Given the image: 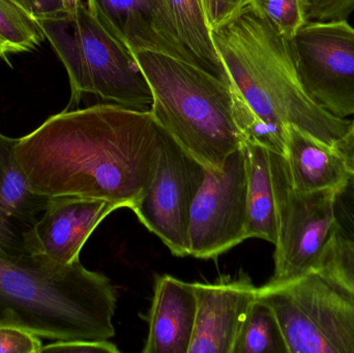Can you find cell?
<instances>
[{
    "instance_id": "cell-1",
    "label": "cell",
    "mask_w": 354,
    "mask_h": 353,
    "mask_svg": "<svg viewBox=\"0 0 354 353\" xmlns=\"http://www.w3.org/2000/svg\"><path fill=\"white\" fill-rule=\"evenodd\" d=\"M160 131L149 110L100 104L48 118L18 138L15 155L37 194L103 199L131 209L153 178Z\"/></svg>"
},
{
    "instance_id": "cell-2",
    "label": "cell",
    "mask_w": 354,
    "mask_h": 353,
    "mask_svg": "<svg viewBox=\"0 0 354 353\" xmlns=\"http://www.w3.org/2000/svg\"><path fill=\"white\" fill-rule=\"evenodd\" d=\"M212 35L230 78L235 118L245 141L285 157L288 126L330 145L345 134L351 120L336 117L312 101L288 39L252 4Z\"/></svg>"
},
{
    "instance_id": "cell-3",
    "label": "cell",
    "mask_w": 354,
    "mask_h": 353,
    "mask_svg": "<svg viewBox=\"0 0 354 353\" xmlns=\"http://www.w3.org/2000/svg\"><path fill=\"white\" fill-rule=\"evenodd\" d=\"M118 292L80 261L62 265L26 254L0 258V325L53 341H104L115 336Z\"/></svg>"
},
{
    "instance_id": "cell-4",
    "label": "cell",
    "mask_w": 354,
    "mask_h": 353,
    "mask_svg": "<svg viewBox=\"0 0 354 353\" xmlns=\"http://www.w3.org/2000/svg\"><path fill=\"white\" fill-rule=\"evenodd\" d=\"M153 93L149 111L205 169L221 170L243 147L231 85L161 52L135 51Z\"/></svg>"
},
{
    "instance_id": "cell-5",
    "label": "cell",
    "mask_w": 354,
    "mask_h": 353,
    "mask_svg": "<svg viewBox=\"0 0 354 353\" xmlns=\"http://www.w3.org/2000/svg\"><path fill=\"white\" fill-rule=\"evenodd\" d=\"M37 22L68 72L72 93L66 110L77 109L86 95L127 108L151 109L153 93L134 54L87 6Z\"/></svg>"
},
{
    "instance_id": "cell-6",
    "label": "cell",
    "mask_w": 354,
    "mask_h": 353,
    "mask_svg": "<svg viewBox=\"0 0 354 353\" xmlns=\"http://www.w3.org/2000/svg\"><path fill=\"white\" fill-rule=\"evenodd\" d=\"M276 314L289 353H354V294L319 269L258 287Z\"/></svg>"
},
{
    "instance_id": "cell-7",
    "label": "cell",
    "mask_w": 354,
    "mask_h": 353,
    "mask_svg": "<svg viewBox=\"0 0 354 353\" xmlns=\"http://www.w3.org/2000/svg\"><path fill=\"white\" fill-rule=\"evenodd\" d=\"M270 163L278 234L274 276L268 284L282 285L319 269L334 225L336 190H297L284 155L270 151Z\"/></svg>"
},
{
    "instance_id": "cell-8",
    "label": "cell",
    "mask_w": 354,
    "mask_h": 353,
    "mask_svg": "<svg viewBox=\"0 0 354 353\" xmlns=\"http://www.w3.org/2000/svg\"><path fill=\"white\" fill-rule=\"evenodd\" d=\"M205 172V168L161 126L153 178L131 209L174 256H189L192 207Z\"/></svg>"
},
{
    "instance_id": "cell-9",
    "label": "cell",
    "mask_w": 354,
    "mask_h": 353,
    "mask_svg": "<svg viewBox=\"0 0 354 353\" xmlns=\"http://www.w3.org/2000/svg\"><path fill=\"white\" fill-rule=\"evenodd\" d=\"M312 101L339 118L354 116V28L347 21L307 22L289 41Z\"/></svg>"
},
{
    "instance_id": "cell-10",
    "label": "cell",
    "mask_w": 354,
    "mask_h": 353,
    "mask_svg": "<svg viewBox=\"0 0 354 353\" xmlns=\"http://www.w3.org/2000/svg\"><path fill=\"white\" fill-rule=\"evenodd\" d=\"M247 238V171L243 147L221 170H207L192 207L189 256L216 259Z\"/></svg>"
},
{
    "instance_id": "cell-11",
    "label": "cell",
    "mask_w": 354,
    "mask_h": 353,
    "mask_svg": "<svg viewBox=\"0 0 354 353\" xmlns=\"http://www.w3.org/2000/svg\"><path fill=\"white\" fill-rule=\"evenodd\" d=\"M118 209L103 199L62 195L49 197L37 223L25 236L27 254L62 265L80 261L81 250L101 222Z\"/></svg>"
},
{
    "instance_id": "cell-12",
    "label": "cell",
    "mask_w": 354,
    "mask_h": 353,
    "mask_svg": "<svg viewBox=\"0 0 354 353\" xmlns=\"http://www.w3.org/2000/svg\"><path fill=\"white\" fill-rule=\"evenodd\" d=\"M87 8L131 52H161L196 66L179 39L167 0H87Z\"/></svg>"
},
{
    "instance_id": "cell-13",
    "label": "cell",
    "mask_w": 354,
    "mask_h": 353,
    "mask_svg": "<svg viewBox=\"0 0 354 353\" xmlns=\"http://www.w3.org/2000/svg\"><path fill=\"white\" fill-rule=\"evenodd\" d=\"M193 286L197 313L189 353H232L243 319L257 300V286L243 271Z\"/></svg>"
},
{
    "instance_id": "cell-14",
    "label": "cell",
    "mask_w": 354,
    "mask_h": 353,
    "mask_svg": "<svg viewBox=\"0 0 354 353\" xmlns=\"http://www.w3.org/2000/svg\"><path fill=\"white\" fill-rule=\"evenodd\" d=\"M18 138L0 133V258L26 255L25 236L47 207L49 197L33 192L15 155Z\"/></svg>"
},
{
    "instance_id": "cell-15",
    "label": "cell",
    "mask_w": 354,
    "mask_h": 353,
    "mask_svg": "<svg viewBox=\"0 0 354 353\" xmlns=\"http://www.w3.org/2000/svg\"><path fill=\"white\" fill-rule=\"evenodd\" d=\"M197 300L193 283L170 275L156 279L143 353H189Z\"/></svg>"
},
{
    "instance_id": "cell-16",
    "label": "cell",
    "mask_w": 354,
    "mask_h": 353,
    "mask_svg": "<svg viewBox=\"0 0 354 353\" xmlns=\"http://www.w3.org/2000/svg\"><path fill=\"white\" fill-rule=\"evenodd\" d=\"M285 158L291 182L303 192L337 190L349 173L332 145L295 126H287Z\"/></svg>"
},
{
    "instance_id": "cell-17",
    "label": "cell",
    "mask_w": 354,
    "mask_h": 353,
    "mask_svg": "<svg viewBox=\"0 0 354 353\" xmlns=\"http://www.w3.org/2000/svg\"><path fill=\"white\" fill-rule=\"evenodd\" d=\"M247 171V238L276 244V199L270 171V151L245 141L243 144Z\"/></svg>"
},
{
    "instance_id": "cell-18",
    "label": "cell",
    "mask_w": 354,
    "mask_h": 353,
    "mask_svg": "<svg viewBox=\"0 0 354 353\" xmlns=\"http://www.w3.org/2000/svg\"><path fill=\"white\" fill-rule=\"evenodd\" d=\"M319 271L354 294V173L335 191L334 225L320 261Z\"/></svg>"
},
{
    "instance_id": "cell-19",
    "label": "cell",
    "mask_w": 354,
    "mask_h": 353,
    "mask_svg": "<svg viewBox=\"0 0 354 353\" xmlns=\"http://www.w3.org/2000/svg\"><path fill=\"white\" fill-rule=\"evenodd\" d=\"M179 39L196 66L231 85L226 68L212 39L201 0H167Z\"/></svg>"
},
{
    "instance_id": "cell-20",
    "label": "cell",
    "mask_w": 354,
    "mask_h": 353,
    "mask_svg": "<svg viewBox=\"0 0 354 353\" xmlns=\"http://www.w3.org/2000/svg\"><path fill=\"white\" fill-rule=\"evenodd\" d=\"M232 353H289L276 314L259 296L243 319Z\"/></svg>"
},
{
    "instance_id": "cell-21",
    "label": "cell",
    "mask_w": 354,
    "mask_h": 353,
    "mask_svg": "<svg viewBox=\"0 0 354 353\" xmlns=\"http://www.w3.org/2000/svg\"><path fill=\"white\" fill-rule=\"evenodd\" d=\"M44 39L37 19L12 0H0V58L32 51Z\"/></svg>"
},
{
    "instance_id": "cell-22",
    "label": "cell",
    "mask_w": 354,
    "mask_h": 353,
    "mask_svg": "<svg viewBox=\"0 0 354 353\" xmlns=\"http://www.w3.org/2000/svg\"><path fill=\"white\" fill-rule=\"evenodd\" d=\"M251 4L288 41L307 23L303 0H251Z\"/></svg>"
},
{
    "instance_id": "cell-23",
    "label": "cell",
    "mask_w": 354,
    "mask_h": 353,
    "mask_svg": "<svg viewBox=\"0 0 354 353\" xmlns=\"http://www.w3.org/2000/svg\"><path fill=\"white\" fill-rule=\"evenodd\" d=\"M307 22L347 21L354 12V0H303Z\"/></svg>"
},
{
    "instance_id": "cell-24",
    "label": "cell",
    "mask_w": 354,
    "mask_h": 353,
    "mask_svg": "<svg viewBox=\"0 0 354 353\" xmlns=\"http://www.w3.org/2000/svg\"><path fill=\"white\" fill-rule=\"evenodd\" d=\"M39 336L19 327L0 325V353H41Z\"/></svg>"
},
{
    "instance_id": "cell-25",
    "label": "cell",
    "mask_w": 354,
    "mask_h": 353,
    "mask_svg": "<svg viewBox=\"0 0 354 353\" xmlns=\"http://www.w3.org/2000/svg\"><path fill=\"white\" fill-rule=\"evenodd\" d=\"M212 30L221 28L236 18L251 0H201Z\"/></svg>"
},
{
    "instance_id": "cell-26",
    "label": "cell",
    "mask_w": 354,
    "mask_h": 353,
    "mask_svg": "<svg viewBox=\"0 0 354 353\" xmlns=\"http://www.w3.org/2000/svg\"><path fill=\"white\" fill-rule=\"evenodd\" d=\"M45 352L118 353L120 350L109 340H104V341L80 340V341H56L48 345H43L41 353Z\"/></svg>"
},
{
    "instance_id": "cell-27",
    "label": "cell",
    "mask_w": 354,
    "mask_h": 353,
    "mask_svg": "<svg viewBox=\"0 0 354 353\" xmlns=\"http://www.w3.org/2000/svg\"><path fill=\"white\" fill-rule=\"evenodd\" d=\"M29 15L37 19L50 18L64 12H72L75 6L71 0H12Z\"/></svg>"
},
{
    "instance_id": "cell-28",
    "label": "cell",
    "mask_w": 354,
    "mask_h": 353,
    "mask_svg": "<svg viewBox=\"0 0 354 353\" xmlns=\"http://www.w3.org/2000/svg\"><path fill=\"white\" fill-rule=\"evenodd\" d=\"M332 146L343 158L348 171L354 173V120H351L345 134Z\"/></svg>"
},
{
    "instance_id": "cell-29",
    "label": "cell",
    "mask_w": 354,
    "mask_h": 353,
    "mask_svg": "<svg viewBox=\"0 0 354 353\" xmlns=\"http://www.w3.org/2000/svg\"><path fill=\"white\" fill-rule=\"evenodd\" d=\"M71 2H72V3L74 4L75 6H79L83 3L82 0H71Z\"/></svg>"
}]
</instances>
